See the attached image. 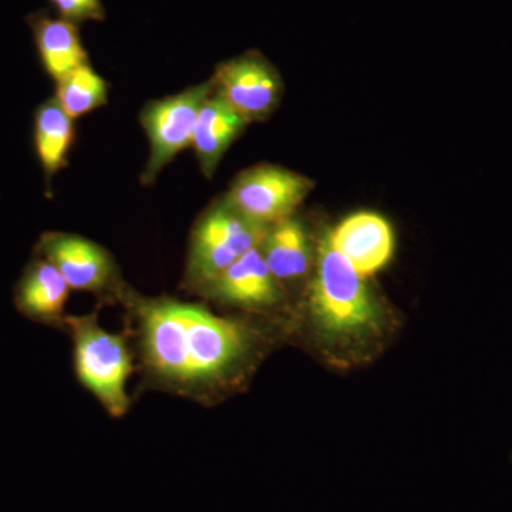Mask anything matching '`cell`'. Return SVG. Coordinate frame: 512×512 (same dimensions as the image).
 I'll return each mask as SVG.
<instances>
[{"label":"cell","mask_w":512,"mask_h":512,"mask_svg":"<svg viewBox=\"0 0 512 512\" xmlns=\"http://www.w3.org/2000/svg\"><path fill=\"white\" fill-rule=\"evenodd\" d=\"M117 299L130 311L147 379L168 392L204 399L231 379L251 352L248 329L204 305L146 298L127 285Z\"/></svg>","instance_id":"cell-1"},{"label":"cell","mask_w":512,"mask_h":512,"mask_svg":"<svg viewBox=\"0 0 512 512\" xmlns=\"http://www.w3.org/2000/svg\"><path fill=\"white\" fill-rule=\"evenodd\" d=\"M309 309L318 328L332 339L370 335L382 322L366 278L332 247L328 235L316 256Z\"/></svg>","instance_id":"cell-2"},{"label":"cell","mask_w":512,"mask_h":512,"mask_svg":"<svg viewBox=\"0 0 512 512\" xmlns=\"http://www.w3.org/2000/svg\"><path fill=\"white\" fill-rule=\"evenodd\" d=\"M63 328L72 335L77 380L111 417L120 419L130 407L127 386L133 373L126 336L101 328L97 315H67Z\"/></svg>","instance_id":"cell-3"},{"label":"cell","mask_w":512,"mask_h":512,"mask_svg":"<svg viewBox=\"0 0 512 512\" xmlns=\"http://www.w3.org/2000/svg\"><path fill=\"white\" fill-rule=\"evenodd\" d=\"M268 231L221 200L195 222L188 247L183 285L198 292L218 278L239 258L258 248Z\"/></svg>","instance_id":"cell-4"},{"label":"cell","mask_w":512,"mask_h":512,"mask_svg":"<svg viewBox=\"0 0 512 512\" xmlns=\"http://www.w3.org/2000/svg\"><path fill=\"white\" fill-rule=\"evenodd\" d=\"M214 82L197 84L183 92L148 101L141 110L140 123L146 131L150 154L141 183L151 185L181 151L192 146L202 104L214 93Z\"/></svg>","instance_id":"cell-5"},{"label":"cell","mask_w":512,"mask_h":512,"mask_svg":"<svg viewBox=\"0 0 512 512\" xmlns=\"http://www.w3.org/2000/svg\"><path fill=\"white\" fill-rule=\"evenodd\" d=\"M305 175L274 164H259L242 171L225 200L249 220L271 227L292 217L313 190Z\"/></svg>","instance_id":"cell-6"},{"label":"cell","mask_w":512,"mask_h":512,"mask_svg":"<svg viewBox=\"0 0 512 512\" xmlns=\"http://www.w3.org/2000/svg\"><path fill=\"white\" fill-rule=\"evenodd\" d=\"M35 252L56 266L72 291L117 299L126 285L113 255L92 239L69 232H46L37 242Z\"/></svg>","instance_id":"cell-7"},{"label":"cell","mask_w":512,"mask_h":512,"mask_svg":"<svg viewBox=\"0 0 512 512\" xmlns=\"http://www.w3.org/2000/svg\"><path fill=\"white\" fill-rule=\"evenodd\" d=\"M212 82L215 92L248 124L268 119L284 93L278 70L258 50L218 64Z\"/></svg>","instance_id":"cell-8"},{"label":"cell","mask_w":512,"mask_h":512,"mask_svg":"<svg viewBox=\"0 0 512 512\" xmlns=\"http://www.w3.org/2000/svg\"><path fill=\"white\" fill-rule=\"evenodd\" d=\"M197 293L238 308L269 309L281 301L282 285L272 275L258 247Z\"/></svg>","instance_id":"cell-9"},{"label":"cell","mask_w":512,"mask_h":512,"mask_svg":"<svg viewBox=\"0 0 512 512\" xmlns=\"http://www.w3.org/2000/svg\"><path fill=\"white\" fill-rule=\"evenodd\" d=\"M328 238L363 278L382 271L394 252L392 225L376 212L349 215L329 232Z\"/></svg>","instance_id":"cell-10"},{"label":"cell","mask_w":512,"mask_h":512,"mask_svg":"<svg viewBox=\"0 0 512 512\" xmlns=\"http://www.w3.org/2000/svg\"><path fill=\"white\" fill-rule=\"evenodd\" d=\"M70 288L55 265L37 256L33 259L15 288V306L25 318L43 325L63 328Z\"/></svg>","instance_id":"cell-11"},{"label":"cell","mask_w":512,"mask_h":512,"mask_svg":"<svg viewBox=\"0 0 512 512\" xmlns=\"http://www.w3.org/2000/svg\"><path fill=\"white\" fill-rule=\"evenodd\" d=\"M40 62L46 73L60 82L67 74L83 64L90 63L89 53L84 49L79 25L62 18H53L46 10H37L26 18Z\"/></svg>","instance_id":"cell-12"},{"label":"cell","mask_w":512,"mask_h":512,"mask_svg":"<svg viewBox=\"0 0 512 512\" xmlns=\"http://www.w3.org/2000/svg\"><path fill=\"white\" fill-rule=\"evenodd\" d=\"M247 126V121L215 90L205 100L198 114L191 146L205 177L211 178L217 171L222 157Z\"/></svg>","instance_id":"cell-13"},{"label":"cell","mask_w":512,"mask_h":512,"mask_svg":"<svg viewBox=\"0 0 512 512\" xmlns=\"http://www.w3.org/2000/svg\"><path fill=\"white\" fill-rule=\"evenodd\" d=\"M259 249L272 275L282 286L299 281L311 266L308 232L293 215L268 227Z\"/></svg>","instance_id":"cell-14"},{"label":"cell","mask_w":512,"mask_h":512,"mask_svg":"<svg viewBox=\"0 0 512 512\" xmlns=\"http://www.w3.org/2000/svg\"><path fill=\"white\" fill-rule=\"evenodd\" d=\"M35 148L47 183L67 165L74 141V119L63 110L59 101H45L35 113Z\"/></svg>","instance_id":"cell-15"},{"label":"cell","mask_w":512,"mask_h":512,"mask_svg":"<svg viewBox=\"0 0 512 512\" xmlns=\"http://www.w3.org/2000/svg\"><path fill=\"white\" fill-rule=\"evenodd\" d=\"M55 99L72 119H80L106 106L109 84L87 63L56 83Z\"/></svg>","instance_id":"cell-16"},{"label":"cell","mask_w":512,"mask_h":512,"mask_svg":"<svg viewBox=\"0 0 512 512\" xmlns=\"http://www.w3.org/2000/svg\"><path fill=\"white\" fill-rule=\"evenodd\" d=\"M59 18L82 25L86 22H104L106 8L103 0H49Z\"/></svg>","instance_id":"cell-17"}]
</instances>
